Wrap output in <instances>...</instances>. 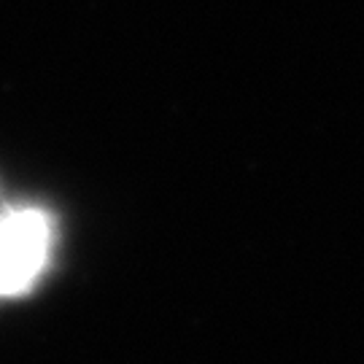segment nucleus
I'll list each match as a JSON object with an SVG mask.
<instances>
[{
    "mask_svg": "<svg viewBox=\"0 0 364 364\" xmlns=\"http://www.w3.org/2000/svg\"><path fill=\"white\" fill-rule=\"evenodd\" d=\"M52 219L46 210L14 208L0 213V297L25 291L49 262Z\"/></svg>",
    "mask_w": 364,
    "mask_h": 364,
    "instance_id": "nucleus-1",
    "label": "nucleus"
}]
</instances>
